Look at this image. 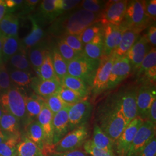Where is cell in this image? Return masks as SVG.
Listing matches in <instances>:
<instances>
[{
  "mask_svg": "<svg viewBox=\"0 0 156 156\" xmlns=\"http://www.w3.org/2000/svg\"><path fill=\"white\" fill-rule=\"evenodd\" d=\"M97 115V124L115 142L127 126L117 95L101 104Z\"/></svg>",
  "mask_w": 156,
  "mask_h": 156,
  "instance_id": "1",
  "label": "cell"
},
{
  "mask_svg": "<svg viewBox=\"0 0 156 156\" xmlns=\"http://www.w3.org/2000/svg\"><path fill=\"white\" fill-rule=\"evenodd\" d=\"M101 13H94L83 9L68 12L59 17L53 26V32L60 38L66 35H80L90 26L100 23Z\"/></svg>",
  "mask_w": 156,
  "mask_h": 156,
  "instance_id": "2",
  "label": "cell"
},
{
  "mask_svg": "<svg viewBox=\"0 0 156 156\" xmlns=\"http://www.w3.org/2000/svg\"><path fill=\"white\" fill-rule=\"evenodd\" d=\"M1 105L5 111L16 117L23 124L27 125V114L25 96L17 86H13L1 96Z\"/></svg>",
  "mask_w": 156,
  "mask_h": 156,
  "instance_id": "3",
  "label": "cell"
},
{
  "mask_svg": "<svg viewBox=\"0 0 156 156\" xmlns=\"http://www.w3.org/2000/svg\"><path fill=\"white\" fill-rule=\"evenodd\" d=\"M101 60L90 59L82 54L68 63V74L82 80L91 87Z\"/></svg>",
  "mask_w": 156,
  "mask_h": 156,
  "instance_id": "4",
  "label": "cell"
},
{
  "mask_svg": "<svg viewBox=\"0 0 156 156\" xmlns=\"http://www.w3.org/2000/svg\"><path fill=\"white\" fill-rule=\"evenodd\" d=\"M151 20H152L145 13V1L133 0L128 1L122 24L128 27L144 30L149 26Z\"/></svg>",
  "mask_w": 156,
  "mask_h": 156,
  "instance_id": "5",
  "label": "cell"
},
{
  "mask_svg": "<svg viewBox=\"0 0 156 156\" xmlns=\"http://www.w3.org/2000/svg\"><path fill=\"white\" fill-rule=\"evenodd\" d=\"M89 131L86 125L79 127L68 134L53 145L52 153H62L78 150L87 140Z\"/></svg>",
  "mask_w": 156,
  "mask_h": 156,
  "instance_id": "6",
  "label": "cell"
},
{
  "mask_svg": "<svg viewBox=\"0 0 156 156\" xmlns=\"http://www.w3.org/2000/svg\"><path fill=\"white\" fill-rule=\"evenodd\" d=\"M144 121L140 117L137 116L126 126L123 133L115 142L114 152L115 156H127L129 147L135 134Z\"/></svg>",
  "mask_w": 156,
  "mask_h": 156,
  "instance_id": "7",
  "label": "cell"
},
{
  "mask_svg": "<svg viewBox=\"0 0 156 156\" xmlns=\"http://www.w3.org/2000/svg\"><path fill=\"white\" fill-rule=\"evenodd\" d=\"M128 2L126 0L107 1L104 11L101 13L100 23L102 25L120 26L125 16Z\"/></svg>",
  "mask_w": 156,
  "mask_h": 156,
  "instance_id": "8",
  "label": "cell"
},
{
  "mask_svg": "<svg viewBox=\"0 0 156 156\" xmlns=\"http://www.w3.org/2000/svg\"><path fill=\"white\" fill-rule=\"evenodd\" d=\"M116 58L113 53L108 57L102 58L91 86L93 95L97 96L106 90L112 67Z\"/></svg>",
  "mask_w": 156,
  "mask_h": 156,
  "instance_id": "9",
  "label": "cell"
},
{
  "mask_svg": "<svg viewBox=\"0 0 156 156\" xmlns=\"http://www.w3.org/2000/svg\"><path fill=\"white\" fill-rule=\"evenodd\" d=\"M92 112V105L86 100L81 101L70 106L68 110L69 131L86 124Z\"/></svg>",
  "mask_w": 156,
  "mask_h": 156,
  "instance_id": "10",
  "label": "cell"
},
{
  "mask_svg": "<svg viewBox=\"0 0 156 156\" xmlns=\"http://www.w3.org/2000/svg\"><path fill=\"white\" fill-rule=\"evenodd\" d=\"M154 136H156V125L146 120L135 134L127 156H135Z\"/></svg>",
  "mask_w": 156,
  "mask_h": 156,
  "instance_id": "11",
  "label": "cell"
},
{
  "mask_svg": "<svg viewBox=\"0 0 156 156\" xmlns=\"http://www.w3.org/2000/svg\"><path fill=\"white\" fill-rule=\"evenodd\" d=\"M156 100V86L154 84L143 83L137 90V116L146 120L154 101Z\"/></svg>",
  "mask_w": 156,
  "mask_h": 156,
  "instance_id": "12",
  "label": "cell"
},
{
  "mask_svg": "<svg viewBox=\"0 0 156 156\" xmlns=\"http://www.w3.org/2000/svg\"><path fill=\"white\" fill-rule=\"evenodd\" d=\"M131 69V63L126 56L116 57L112 67L106 89L116 87L128 77Z\"/></svg>",
  "mask_w": 156,
  "mask_h": 156,
  "instance_id": "13",
  "label": "cell"
},
{
  "mask_svg": "<svg viewBox=\"0 0 156 156\" xmlns=\"http://www.w3.org/2000/svg\"><path fill=\"white\" fill-rule=\"evenodd\" d=\"M137 90L136 88H129L117 94V99L127 125L137 117Z\"/></svg>",
  "mask_w": 156,
  "mask_h": 156,
  "instance_id": "14",
  "label": "cell"
},
{
  "mask_svg": "<svg viewBox=\"0 0 156 156\" xmlns=\"http://www.w3.org/2000/svg\"><path fill=\"white\" fill-rule=\"evenodd\" d=\"M151 48L145 35L139 38L126 54L125 56L130 62L134 72L138 71L142 62Z\"/></svg>",
  "mask_w": 156,
  "mask_h": 156,
  "instance_id": "15",
  "label": "cell"
},
{
  "mask_svg": "<svg viewBox=\"0 0 156 156\" xmlns=\"http://www.w3.org/2000/svg\"><path fill=\"white\" fill-rule=\"evenodd\" d=\"M104 26V51L103 57H108L112 55L121 41L123 27L111 24H105Z\"/></svg>",
  "mask_w": 156,
  "mask_h": 156,
  "instance_id": "16",
  "label": "cell"
},
{
  "mask_svg": "<svg viewBox=\"0 0 156 156\" xmlns=\"http://www.w3.org/2000/svg\"><path fill=\"white\" fill-rule=\"evenodd\" d=\"M137 76L143 83L154 84L156 79V49L151 48L137 71Z\"/></svg>",
  "mask_w": 156,
  "mask_h": 156,
  "instance_id": "17",
  "label": "cell"
},
{
  "mask_svg": "<svg viewBox=\"0 0 156 156\" xmlns=\"http://www.w3.org/2000/svg\"><path fill=\"white\" fill-rule=\"evenodd\" d=\"M53 114L50 111L45 102L37 120L38 122L43 129L45 136V143L47 147V151H50L53 146Z\"/></svg>",
  "mask_w": 156,
  "mask_h": 156,
  "instance_id": "18",
  "label": "cell"
},
{
  "mask_svg": "<svg viewBox=\"0 0 156 156\" xmlns=\"http://www.w3.org/2000/svg\"><path fill=\"white\" fill-rule=\"evenodd\" d=\"M69 107L70 106H66L53 115V145L57 144L69 132L68 121V110Z\"/></svg>",
  "mask_w": 156,
  "mask_h": 156,
  "instance_id": "19",
  "label": "cell"
},
{
  "mask_svg": "<svg viewBox=\"0 0 156 156\" xmlns=\"http://www.w3.org/2000/svg\"><path fill=\"white\" fill-rule=\"evenodd\" d=\"M62 0H44L41 1L37 18L41 21H52L64 13L62 9Z\"/></svg>",
  "mask_w": 156,
  "mask_h": 156,
  "instance_id": "20",
  "label": "cell"
},
{
  "mask_svg": "<svg viewBox=\"0 0 156 156\" xmlns=\"http://www.w3.org/2000/svg\"><path fill=\"white\" fill-rule=\"evenodd\" d=\"M31 86L38 96L45 100L57 93L62 87V83L57 79L42 80L39 78H34Z\"/></svg>",
  "mask_w": 156,
  "mask_h": 156,
  "instance_id": "21",
  "label": "cell"
},
{
  "mask_svg": "<svg viewBox=\"0 0 156 156\" xmlns=\"http://www.w3.org/2000/svg\"><path fill=\"white\" fill-rule=\"evenodd\" d=\"M121 25L123 27L122 39L120 44L113 53L116 57L125 56L128 50L139 38L140 34L143 31L138 28L128 27L123 26L122 24Z\"/></svg>",
  "mask_w": 156,
  "mask_h": 156,
  "instance_id": "22",
  "label": "cell"
},
{
  "mask_svg": "<svg viewBox=\"0 0 156 156\" xmlns=\"http://www.w3.org/2000/svg\"><path fill=\"white\" fill-rule=\"evenodd\" d=\"M31 22V31L28 35L21 41L22 48L26 51L35 45H37L42 41L45 33L40 25V22L35 16L28 17Z\"/></svg>",
  "mask_w": 156,
  "mask_h": 156,
  "instance_id": "23",
  "label": "cell"
},
{
  "mask_svg": "<svg viewBox=\"0 0 156 156\" xmlns=\"http://www.w3.org/2000/svg\"><path fill=\"white\" fill-rule=\"evenodd\" d=\"M25 130V136L37 145L45 156L47 151V147L43 129L38 122L36 120L28 123L26 126Z\"/></svg>",
  "mask_w": 156,
  "mask_h": 156,
  "instance_id": "24",
  "label": "cell"
},
{
  "mask_svg": "<svg viewBox=\"0 0 156 156\" xmlns=\"http://www.w3.org/2000/svg\"><path fill=\"white\" fill-rule=\"evenodd\" d=\"M104 33L97 35L89 43L84 45L83 54L92 60H101L104 56Z\"/></svg>",
  "mask_w": 156,
  "mask_h": 156,
  "instance_id": "25",
  "label": "cell"
},
{
  "mask_svg": "<svg viewBox=\"0 0 156 156\" xmlns=\"http://www.w3.org/2000/svg\"><path fill=\"white\" fill-rule=\"evenodd\" d=\"M48 51V44L42 41L27 50L29 62L36 73L41 66Z\"/></svg>",
  "mask_w": 156,
  "mask_h": 156,
  "instance_id": "26",
  "label": "cell"
},
{
  "mask_svg": "<svg viewBox=\"0 0 156 156\" xmlns=\"http://www.w3.org/2000/svg\"><path fill=\"white\" fill-rule=\"evenodd\" d=\"M91 140L95 146L98 149L115 154V142L103 132L97 124L94 125L93 138Z\"/></svg>",
  "mask_w": 156,
  "mask_h": 156,
  "instance_id": "27",
  "label": "cell"
},
{
  "mask_svg": "<svg viewBox=\"0 0 156 156\" xmlns=\"http://www.w3.org/2000/svg\"><path fill=\"white\" fill-rule=\"evenodd\" d=\"M44 102V100L38 96H25L27 124L37 119Z\"/></svg>",
  "mask_w": 156,
  "mask_h": 156,
  "instance_id": "28",
  "label": "cell"
},
{
  "mask_svg": "<svg viewBox=\"0 0 156 156\" xmlns=\"http://www.w3.org/2000/svg\"><path fill=\"white\" fill-rule=\"evenodd\" d=\"M19 24L18 17L11 13L6 14L0 21V35L3 38L17 36Z\"/></svg>",
  "mask_w": 156,
  "mask_h": 156,
  "instance_id": "29",
  "label": "cell"
},
{
  "mask_svg": "<svg viewBox=\"0 0 156 156\" xmlns=\"http://www.w3.org/2000/svg\"><path fill=\"white\" fill-rule=\"evenodd\" d=\"M21 48V41L18 35L4 38L1 55L2 62L7 63L12 56L16 54Z\"/></svg>",
  "mask_w": 156,
  "mask_h": 156,
  "instance_id": "30",
  "label": "cell"
},
{
  "mask_svg": "<svg viewBox=\"0 0 156 156\" xmlns=\"http://www.w3.org/2000/svg\"><path fill=\"white\" fill-rule=\"evenodd\" d=\"M62 86L81 95L84 98L89 93V86L80 79L67 74L61 81Z\"/></svg>",
  "mask_w": 156,
  "mask_h": 156,
  "instance_id": "31",
  "label": "cell"
},
{
  "mask_svg": "<svg viewBox=\"0 0 156 156\" xmlns=\"http://www.w3.org/2000/svg\"><path fill=\"white\" fill-rule=\"evenodd\" d=\"M44 154L39 147L28 139L25 135L21 138L17 145L16 156H44Z\"/></svg>",
  "mask_w": 156,
  "mask_h": 156,
  "instance_id": "32",
  "label": "cell"
},
{
  "mask_svg": "<svg viewBox=\"0 0 156 156\" xmlns=\"http://www.w3.org/2000/svg\"><path fill=\"white\" fill-rule=\"evenodd\" d=\"M7 63L9 66V68L31 73L32 67L29 62L27 51L22 48L12 56Z\"/></svg>",
  "mask_w": 156,
  "mask_h": 156,
  "instance_id": "33",
  "label": "cell"
},
{
  "mask_svg": "<svg viewBox=\"0 0 156 156\" xmlns=\"http://www.w3.org/2000/svg\"><path fill=\"white\" fill-rule=\"evenodd\" d=\"M0 128L10 136L20 135V122L16 117L6 112L0 120Z\"/></svg>",
  "mask_w": 156,
  "mask_h": 156,
  "instance_id": "34",
  "label": "cell"
},
{
  "mask_svg": "<svg viewBox=\"0 0 156 156\" xmlns=\"http://www.w3.org/2000/svg\"><path fill=\"white\" fill-rule=\"evenodd\" d=\"M12 83L18 87H26L30 86L34 77L31 73L9 68L8 69Z\"/></svg>",
  "mask_w": 156,
  "mask_h": 156,
  "instance_id": "35",
  "label": "cell"
},
{
  "mask_svg": "<svg viewBox=\"0 0 156 156\" xmlns=\"http://www.w3.org/2000/svg\"><path fill=\"white\" fill-rule=\"evenodd\" d=\"M39 79L42 80H50L57 79L55 72L52 55L50 51H48L41 66L37 71Z\"/></svg>",
  "mask_w": 156,
  "mask_h": 156,
  "instance_id": "36",
  "label": "cell"
},
{
  "mask_svg": "<svg viewBox=\"0 0 156 156\" xmlns=\"http://www.w3.org/2000/svg\"><path fill=\"white\" fill-rule=\"evenodd\" d=\"M51 55L56 76L61 82L62 78L68 74V62L62 58L56 47L53 49Z\"/></svg>",
  "mask_w": 156,
  "mask_h": 156,
  "instance_id": "37",
  "label": "cell"
},
{
  "mask_svg": "<svg viewBox=\"0 0 156 156\" xmlns=\"http://www.w3.org/2000/svg\"><path fill=\"white\" fill-rule=\"evenodd\" d=\"M20 138L21 135L11 136L0 144V156H16L17 145Z\"/></svg>",
  "mask_w": 156,
  "mask_h": 156,
  "instance_id": "38",
  "label": "cell"
},
{
  "mask_svg": "<svg viewBox=\"0 0 156 156\" xmlns=\"http://www.w3.org/2000/svg\"><path fill=\"white\" fill-rule=\"evenodd\" d=\"M104 33V26L101 23H96L86 28L80 35L84 45L89 43L99 34Z\"/></svg>",
  "mask_w": 156,
  "mask_h": 156,
  "instance_id": "39",
  "label": "cell"
},
{
  "mask_svg": "<svg viewBox=\"0 0 156 156\" xmlns=\"http://www.w3.org/2000/svg\"><path fill=\"white\" fill-rule=\"evenodd\" d=\"M57 93L62 100L68 105H73L81 101L86 100V98L78 93L66 88L62 85V87L57 91Z\"/></svg>",
  "mask_w": 156,
  "mask_h": 156,
  "instance_id": "40",
  "label": "cell"
},
{
  "mask_svg": "<svg viewBox=\"0 0 156 156\" xmlns=\"http://www.w3.org/2000/svg\"><path fill=\"white\" fill-rule=\"evenodd\" d=\"M107 1L100 0H84L81 1V9L94 13H101L104 11Z\"/></svg>",
  "mask_w": 156,
  "mask_h": 156,
  "instance_id": "41",
  "label": "cell"
},
{
  "mask_svg": "<svg viewBox=\"0 0 156 156\" xmlns=\"http://www.w3.org/2000/svg\"><path fill=\"white\" fill-rule=\"evenodd\" d=\"M45 103L47 105L50 111L52 112V113L55 115L57 112L60 111L62 109L66 108L67 106H71L68 105L67 104H66L62 98L57 93H56L54 94L51 95L48 98L44 100Z\"/></svg>",
  "mask_w": 156,
  "mask_h": 156,
  "instance_id": "42",
  "label": "cell"
},
{
  "mask_svg": "<svg viewBox=\"0 0 156 156\" xmlns=\"http://www.w3.org/2000/svg\"><path fill=\"white\" fill-rule=\"evenodd\" d=\"M58 50L60 54L62 57V58L67 62H71L73 59L76 58L81 53H79L77 51L73 50L67 44L63 41L62 39H60L57 43V47H56Z\"/></svg>",
  "mask_w": 156,
  "mask_h": 156,
  "instance_id": "43",
  "label": "cell"
},
{
  "mask_svg": "<svg viewBox=\"0 0 156 156\" xmlns=\"http://www.w3.org/2000/svg\"><path fill=\"white\" fill-rule=\"evenodd\" d=\"M13 86L8 69L2 62H0V94L5 93Z\"/></svg>",
  "mask_w": 156,
  "mask_h": 156,
  "instance_id": "44",
  "label": "cell"
},
{
  "mask_svg": "<svg viewBox=\"0 0 156 156\" xmlns=\"http://www.w3.org/2000/svg\"><path fill=\"white\" fill-rule=\"evenodd\" d=\"M73 50L79 53L83 54L84 45L82 42L80 35H66L60 38Z\"/></svg>",
  "mask_w": 156,
  "mask_h": 156,
  "instance_id": "45",
  "label": "cell"
},
{
  "mask_svg": "<svg viewBox=\"0 0 156 156\" xmlns=\"http://www.w3.org/2000/svg\"><path fill=\"white\" fill-rule=\"evenodd\" d=\"M84 151L90 156H116L114 154L102 151L95 146L91 139L87 140L83 145Z\"/></svg>",
  "mask_w": 156,
  "mask_h": 156,
  "instance_id": "46",
  "label": "cell"
},
{
  "mask_svg": "<svg viewBox=\"0 0 156 156\" xmlns=\"http://www.w3.org/2000/svg\"><path fill=\"white\" fill-rule=\"evenodd\" d=\"M135 156H156V136L153 137Z\"/></svg>",
  "mask_w": 156,
  "mask_h": 156,
  "instance_id": "47",
  "label": "cell"
},
{
  "mask_svg": "<svg viewBox=\"0 0 156 156\" xmlns=\"http://www.w3.org/2000/svg\"><path fill=\"white\" fill-rule=\"evenodd\" d=\"M145 11L146 15L153 21H156V1H145Z\"/></svg>",
  "mask_w": 156,
  "mask_h": 156,
  "instance_id": "48",
  "label": "cell"
},
{
  "mask_svg": "<svg viewBox=\"0 0 156 156\" xmlns=\"http://www.w3.org/2000/svg\"><path fill=\"white\" fill-rule=\"evenodd\" d=\"M146 39L152 48H156V24L150 26L148 28L146 34H145Z\"/></svg>",
  "mask_w": 156,
  "mask_h": 156,
  "instance_id": "49",
  "label": "cell"
},
{
  "mask_svg": "<svg viewBox=\"0 0 156 156\" xmlns=\"http://www.w3.org/2000/svg\"><path fill=\"white\" fill-rule=\"evenodd\" d=\"M79 0H62V9L63 13L69 12L80 4Z\"/></svg>",
  "mask_w": 156,
  "mask_h": 156,
  "instance_id": "50",
  "label": "cell"
},
{
  "mask_svg": "<svg viewBox=\"0 0 156 156\" xmlns=\"http://www.w3.org/2000/svg\"><path fill=\"white\" fill-rule=\"evenodd\" d=\"M50 156H90L84 151L80 150L67 151L62 153H51Z\"/></svg>",
  "mask_w": 156,
  "mask_h": 156,
  "instance_id": "51",
  "label": "cell"
},
{
  "mask_svg": "<svg viewBox=\"0 0 156 156\" xmlns=\"http://www.w3.org/2000/svg\"><path fill=\"white\" fill-rule=\"evenodd\" d=\"M39 2L40 1L38 0L24 1V2L23 4V13L27 14L30 12L33 11Z\"/></svg>",
  "mask_w": 156,
  "mask_h": 156,
  "instance_id": "52",
  "label": "cell"
},
{
  "mask_svg": "<svg viewBox=\"0 0 156 156\" xmlns=\"http://www.w3.org/2000/svg\"><path fill=\"white\" fill-rule=\"evenodd\" d=\"M151 123L156 124V100L154 101L151 105L148 112L147 119Z\"/></svg>",
  "mask_w": 156,
  "mask_h": 156,
  "instance_id": "53",
  "label": "cell"
},
{
  "mask_svg": "<svg viewBox=\"0 0 156 156\" xmlns=\"http://www.w3.org/2000/svg\"><path fill=\"white\" fill-rule=\"evenodd\" d=\"M6 6L8 9L14 10L17 8L19 7L21 5H22L24 2V1L22 0H6L5 1Z\"/></svg>",
  "mask_w": 156,
  "mask_h": 156,
  "instance_id": "54",
  "label": "cell"
},
{
  "mask_svg": "<svg viewBox=\"0 0 156 156\" xmlns=\"http://www.w3.org/2000/svg\"><path fill=\"white\" fill-rule=\"evenodd\" d=\"M8 12L5 1H0V21L5 16Z\"/></svg>",
  "mask_w": 156,
  "mask_h": 156,
  "instance_id": "55",
  "label": "cell"
},
{
  "mask_svg": "<svg viewBox=\"0 0 156 156\" xmlns=\"http://www.w3.org/2000/svg\"><path fill=\"white\" fill-rule=\"evenodd\" d=\"M11 136L8 134H6L1 128H0V144L5 142L8 140Z\"/></svg>",
  "mask_w": 156,
  "mask_h": 156,
  "instance_id": "56",
  "label": "cell"
},
{
  "mask_svg": "<svg viewBox=\"0 0 156 156\" xmlns=\"http://www.w3.org/2000/svg\"><path fill=\"white\" fill-rule=\"evenodd\" d=\"M3 39L4 38L0 35V62H2L1 60V55H2V44H3Z\"/></svg>",
  "mask_w": 156,
  "mask_h": 156,
  "instance_id": "57",
  "label": "cell"
},
{
  "mask_svg": "<svg viewBox=\"0 0 156 156\" xmlns=\"http://www.w3.org/2000/svg\"><path fill=\"white\" fill-rule=\"evenodd\" d=\"M5 112V110L3 109V108L1 106V105H0V120L1 119V117L2 116L3 114Z\"/></svg>",
  "mask_w": 156,
  "mask_h": 156,
  "instance_id": "58",
  "label": "cell"
},
{
  "mask_svg": "<svg viewBox=\"0 0 156 156\" xmlns=\"http://www.w3.org/2000/svg\"><path fill=\"white\" fill-rule=\"evenodd\" d=\"M1 95L0 94V105H1Z\"/></svg>",
  "mask_w": 156,
  "mask_h": 156,
  "instance_id": "59",
  "label": "cell"
}]
</instances>
